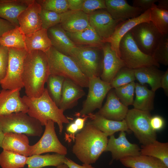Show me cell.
<instances>
[{"label": "cell", "mask_w": 168, "mask_h": 168, "mask_svg": "<svg viewBox=\"0 0 168 168\" xmlns=\"http://www.w3.org/2000/svg\"><path fill=\"white\" fill-rule=\"evenodd\" d=\"M50 75L45 53L40 50L28 52L24 60L22 74L26 96L34 97L41 96Z\"/></svg>", "instance_id": "1"}, {"label": "cell", "mask_w": 168, "mask_h": 168, "mask_svg": "<svg viewBox=\"0 0 168 168\" xmlns=\"http://www.w3.org/2000/svg\"><path fill=\"white\" fill-rule=\"evenodd\" d=\"M108 141L104 133L87 122L76 135L72 152L83 163L91 165L105 152Z\"/></svg>", "instance_id": "2"}, {"label": "cell", "mask_w": 168, "mask_h": 168, "mask_svg": "<svg viewBox=\"0 0 168 168\" xmlns=\"http://www.w3.org/2000/svg\"><path fill=\"white\" fill-rule=\"evenodd\" d=\"M22 99L28 107L27 114L38 120L42 126H45L48 121L52 120L57 124L59 133L61 134L63 124L69 123L68 119L64 114V111L57 105L51 98L46 88L38 97L24 96Z\"/></svg>", "instance_id": "3"}, {"label": "cell", "mask_w": 168, "mask_h": 168, "mask_svg": "<svg viewBox=\"0 0 168 168\" xmlns=\"http://www.w3.org/2000/svg\"><path fill=\"white\" fill-rule=\"evenodd\" d=\"M45 53L50 75L62 76L82 87H88L89 78L82 72L71 57L59 52L52 46Z\"/></svg>", "instance_id": "4"}, {"label": "cell", "mask_w": 168, "mask_h": 168, "mask_svg": "<svg viewBox=\"0 0 168 168\" xmlns=\"http://www.w3.org/2000/svg\"><path fill=\"white\" fill-rule=\"evenodd\" d=\"M0 127L4 133H23L28 136L40 137L43 131L38 120L21 112L0 116Z\"/></svg>", "instance_id": "5"}, {"label": "cell", "mask_w": 168, "mask_h": 168, "mask_svg": "<svg viewBox=\"0 0 168 168\" xmlns=\"http://www.w3.org/2000/svg\"><path fill=\"white\" fill-rule=\"evenodd\" d=\"M69 56L88 78L100 76L103 58L102 48L77 46L72 50Z\"/></svg>", "instance_id": "6"}, {"label": "cell", "mask_w": 168, "mask_h": 168, "mask_svg": "<svg viewBox=\"0 0 168 168\" xmlns=\"http://www.w3.org/2000/svg\"><path fill=\"white\" fill-rule=\"evenodd\" d=\"M119 51L120 58L129 68L135 69L152 66L160 67V64L152 56L146 54L140 50L129 31L120 40Z\"/></svg>", "instance_id": "7"}, {"label": "cell", "mask_w": 168, "mask_h": 168, "mask_svg": "<svg viewBox=\"0 0 168 168\" xmlns=\"http://www.w3.org/2000/svg\"><path fill=\"white\" fill-rule=\"evenodd\" d=\"M150 112L134 108L128 110L125 120L128 129L132 131L142 145L156 140V132L151 128Z\"/></svg>", "instance_id": "8"}, {"label": "cell", "mask_w": 168, "mask_h": 168, "mask_svg": "<svg viewBox=\"0 0 168 168\" xmlns=\"http://www.w3.org/2000/svg\"><path fill=\"white\" fill-rule=\"evenodd\" d=\"M8 49L6 73L0 85L5 90L21 89L24 87L22 81L24 63L28 52L24 49L9 48Z\"/></svg>", "instance_id": "9"}, {"label": "cell", "mask_w": 168, "mask_h": 168, "mask_svg": "<svg viewBox=\"0 0 168 168\" xmlns=\"http://www.w3.org/2000/svg\"><path fill=\"white\" fill-rule=\"evenodd\" d=\"M129 32L140 50L152 56L162 35L151 21L141 23Z\"/></svg>", "instance_id": "10"}, {"label": "cell", "mask_w": 168, "mask_h": 168, "mask_svg": "<svg viewBox=\"0 0 168 168\" xmlns=\"http://www.w3.org/2000/svg\"><path fill=\"white\" fill-rule=\"evenodd\" d=\"M89 90L82 108L77 115L85 116L102 107L106 95L112 89L110 83L102 80L100 77L89 78Z\"/></svg>", "instance_id": "11"}, {"label": "cell", "mask_w": 168, "mask_h": 168, "mask_svg": "<svg viewBox=\"0 0 168 168\" xmlns=\"http://www.w3.org/2000/svg\"><path fill=\"white\" fill-rule=\"evenodd\" d=\"M54 123L52 120L48 121L40 140L30 146L29 156L49 152L64 155L67 154V148L61 143L56 135Z\"/></svg>", "instance_id": "12"}, {"label": "cell", "mask_w": 168, "mask_h": 168, "mask_svg": "<svg viewBox=\"0 0 168 168\" xmlns=\"http://www.w3.org/2000/svg\"><path fill=\"white\" fill-rule=\"evenodd\" d=\"M88 15L90 26L104 43L113 34L117 26L124 21L114 19L106 9L98 10Z\"/></svg>", "instance_id": "13"}, {"label": "cell", "mask_w": 168, "mask_h": 168, "mask_svg": "<svg viewBox=\"0 0 168 168\" xmlns=\"http://www.w3.org/2000/svg\"><path fill=\"white\" fill-rule=\"evenodd\" d=\"M105 152H110L112 159L119 160L124 158L139 155L140 148L136 144L130 142L124 131H121L117 138L114 135L110 136Z\"/></svg>", "instance_id": "14"}, {"label": "cell", "mask_w": 168, "mask_h": 168, "mask_svg": "<svg viewBox=\"0 0 168 168\" xmlns=\"http://www.w3.org/2000/svg\"><path fill=\"white\" fill-rule=\"evenodd\" d=\"M102 49L103 58L100 79L110 83L119 71L125 65L115 51L112 49L109 43H105Z\"/></svg>", "instance_id": "15"}, {"label": "cell", "mask_w": 168, "mask_h": 168, "mask_svg": "<svg viewBox=\"0 0 168 168\" xmlns=\"http://www.w3.org/2000/svg\"><path fill=\"white\" fill-rule=\"evenodd\" d=\"M42 10L36 0H33L18 16L19 27L25 35L33 33L42 28L40 16Z\"/></svg>", "instance_id": "16"}, {"label": "cell", "mask_w": 168, "mask_h": 168, "mask_svg": "<svg viewBox=\"0 0 168 168\" xmlns=\"http://www.w3.org/2000/svg\"><path fill=\"white\" fill-rule=\"evenodd\" d=\"M150 9L137 17L122 21L117 26L111 36L106 40L104 43H109L112 49L120 58L119 45L122 38L137 25L143 22L150 21Z\"/></svg>", "instance_id": "17"}, {"label": "cell", "mask_w": 168, "mask_h": 168, "mask_svg": "<svg viewBox=\"0 0 168 168\" xmlns=\"http://www.w3.org/2000/svg\"><path fill=\"white\" fill-rule=\"evenodd\" d=\"M21 89L1 90L0 116L20 112L27 113L28 107L20 96Z\"/></svg>", "instance_id": "18"}, {"label": "cell", "mask_w": 168, "mask_h": 168, "mask_svg": "<svg viewBox=\"0 0 168 168\" xmlns=\"http://www.w3.org/2000/svg\"><path fill=\"white\" fill-rule=\"evenodd\" d=\"M128 110L120 101L113 89L108 93L105 104L96 114L108 119L120 121L125 119Z\"/></svg>", "instance_id": "19"}, {"label": "cell", "mask_w": 168, "mask_h": 168, "mask_svg": "<svg viewBox=\"0 0 168 168\" xmlns=\"http://www.w3.org/2000/svg\"><path fill=\"white\" fill-rule=\"evenodd\" d=\"M106 10L115 19L124 20L139 16L141 9L129 5L125 0H105Z\"/></svg>", "instance_id": "20"}, {"label": "cell", "mask_w": 168, "mask_h": 168, "mask_svg": "<svg viewBox=\"0 0 168 168\" xmlns=\"http://www.w3.org/2000/svg\"><path fill=\"white\" fill-rule=\"evenodd\" d=\"M61 15L60 24L66 32H77L90 26L89 15L82 10H68Z\"/></svg>", "instance_id": "21"}, {"label": "cell", "mask_w": 168, "mask_h": 168, "mask_svg": "<svg viewBox=\"0 0 168 168\" xmlns=\"http://www.w3.org/2000/svg\"><path fill=\"white\" fill-rule=\"evenodd\" d=\"M85 94L81 87L71 80L65 78L58 107L64 112L71 109L76 105L78 100Z\"/></svg>", "instance_id": "22"}, {"label": "cell", "mask_w": 168, "mask_h": 168, "mask_svg": "<svg viewBox=\"0 0 168 168\" xmlns=\"http://www.w3.org/2000/svg\"><path fill=\"white\" fill-rule=\"evenodd\" d=\"M33 0H0V17L19 26L18 17Z\"/></svg>", "instance_id": "23"}, {"label": "cell", "mask_w": 168, "mask_h": 168, "mask_svg": "<svg viewBox=\"0 0 168 168\" xmlns=\"http://www.w3.org/2000/svg\"><path fill=\"white\" fill-rule=\"evenodd\" d=\"M30 145L27 135L12 132L4 133L2 148L26 157L30 156Z\"/></svg>", "instance_id": "24"}, {"label": "cell", "mask_w": 168, "mask_h": 168, "mask_svg": "<svg viewBox=\"0 0 168 168\" xmlns=\"http://www.w3.org/2000/svg\"><path fill=\"white\" fill-rule=\"evenodd\" d=\"M87 116L90 119L88 122L107 137L113 135L116 132L130 131L125 119L120 121L110 120L96 113H92L88 114Z\"/></svg>", "instance_id": "25"}, {"label": "cell", "mask_w": 168, "mask_h": 168, "mask_svg": "<svg viewBox=\"0 0 168 168\" xmlns=\"http://www.w3.org/2000/svg\"><path fill=\"white\" fill-rule=\"evenodd\" d=\"M47 33L52 46L65 55L69 56L72 50L77 46L60 24L48 29Z\"/></svg>", "instance_id": "26"}, {"label": "cell", "mask_w": 168, "mask_h": 168, "mask_svg": "<svg viewBox=\"0 0 168 168\" xmlns=\"http://www.w3.org/2000/svg\"><path fill=\"white\" fill-rule=\"evenodd\" d=\"M157 68L152 66L134 69L136 79L141 84H149L151 90L154 92L161 88V79L164 72Z\"/></svg>", "instance_id": "27"}, {"label": "cell", "mask_w": 168, "mask_h": 168, "mask_svg": "<svg viewBox=\"0 0 168 168\" xmlns=\"http://www.w3.org/2000/svg\"><path fill=\"white\" fill-rule=\"evenodd\" d=\"M68 36L76 45L102 48L104 43L95 30L90 26L79 31L66 32Z\"/></svg>", "instance_id": "28"}, {"label": "cell", "mask_w": 168, "mask_h": 168, "mask_svg": "<svg viewBox=\"0 0 168 168\" xmlns=\"http://www.w3.org/2000/svg\"><path fill=\"white\" fill-rule=\"evenodd\" d=\"M135 98L133 104L134 109L150 112L154 108L155 92L144 84L135 83Z\"/></svg>", "instance_id": "29"}, {"label": "cell", "mask_w": 168, "mask_h": 168, "mask_svg": "<svg viewBox=\"0 0 168 168\" xmlns=\"http://www.w3.org/2000/svg\"><path fill=\"white\" fill-rule=\"evenodd\" d=\"M25 36V43L27 52L40 50L45 53L52 46L47 30L42 28L33 33Z\"/></svg>", "instance_id": "30"}, {"label": "cell", "mask_w": 168, "mask_h": 168, "mask_svg": "<svg viewBox=\"0 0 168 168\" xmlns=\"http://www.w3.org/2000/svg\"><path fill=\"white\" fill-rule=\"evenodd\" d=\"M119 161L124 166L130 168H168L160 160L141 154L124 158Z\"/></svg>", "instance_id": "31"}, {"label": "cell", "mask_w": 168, "mask_h": 168, "mask_svg": "<svg viewBox=\"0 0 168 168\" xmlns=\"http://www.w3.org/2000/svg\"><path fill=\"white\" fill-rule=\"evenodd\" d=\"M66 158L65 155L58 153L33 155L28 157L27 168H43L47 166L57 167L64 164Z\"/></svg>", "instance_id": "32"}, {"label": "cell", "mask_w": 168, "mask_h": 168, "mask_svg": "<svg viewBox=\"0 0 168 168\" xmlns=\"http://www.w3.org/2000/svg\"><path fill=\"white\" fill-rule=\"evenodd\" d=\"M141 155L151 156L161 161L168 167V143L161 142L156 140L140 148Z\"/></svg>", "instance_id": "33"}, {"label": "cell", "mask_w": 168, "mask_h": 168, "mask_svg": "<svg viewBox=\"0 0 168 168\" xmlns=\"http://www.w3.org/2000/svg\"><path fill=\"white\" fill-rule=\"evenodd\" d=\"M26 36L19 26L4 33L0 37V44L7 48L26 49Z\"/></svg>", "instance_id": "34"}, {"label": "cell", "mask_w": 168, "mask_h": 168, "mask_svg": "<svg viewBox=\"0 0 168 168\" xmlns=\"http://www.w3.org/2000/svg\"><path fill=\"white\" fill-rule=\"evenodd\" d=\"M150 10V21L161 34H168V10L158 8L155 3Z\"/></svg>", "instance_id": "35"}, {"label": "cell", "mask_w": 168, "mask_h": 168, "mask_svg": "<svg viewBox=\"0 0 168 168\" xmlns=\"http://www.w3.org/2000/svg\"><path fill=\"white\" fill-rule=\"evenodd\" d=\"M28 157L5 150L0 153L2 168H23L26 164Z\"/></svg>", "instance_id": "36"}, {"label": "cell", "mask_w": 168, "mask_h": 168, "mask_svg": "<svg viewBox=\"0 0 168 168\" xmlns=\"http://www.w3.org/2000/svg\"><path fill=\"white\" fill-rule=\"evenodd\" d=\"M65 78L62 76L50 75L46 82L48 93L58 107L61 97L63 84Z\"/></svg>", "instance_id": "37"}, {"label": "cell", "mask_w": 168, "mask_h": 168, "mask_svg": "<svg viewBox=\"0 0 168 168\" xmlns=\"http://www.w3.org/2000/svg\"><path fill=\"white\" fill-rule=\"evenodd\" d=\"M135 80L134 70L125 66L119 71L110 84L112 88L114 89L134 82Z\"/></svg>", "instance_id": "38"}, {"label": "cell", "mask_w": 168, "mask_h": 168, "mask_svg": "<svg viewBox=\"0 0 168 168\" xmlns=\"http://www.w3.org/2000/svg\"><path fill=\"white\" fill-rule=\"evenodd\" d=\"M135 86V83L134 82L114 89L115 93L120 101L127 107L133 105Z\"/></svg>", "instance_id": "39"}, {"label": "cell", "mask_w": 168, "mask_h": 168, "mask_svg": "<svg viewBox=\"0 0 168 168\" xmlns=\"http://www.w3.org/2000/svg\"><path fill=\"white\" fill-rule=\"evenodd\" d=\"M152 56L159 64L168 65V34L162 35Z\"/></svg>", "instance_id": "40"}, {"label": "cell", "mask_w": 168, "mask_h": 168, "mask_svg": "<svg viewBox=\"0 0 168 168\" xmlns=\"http://www.w3.org/2000/svg\"><path fill=\"white\" fill-rule=\"evenodd\" d=\"M42 9L50 11L59 14L64 13L68 10L67 0H37Z\"/></svg>", "instance_id": "41"}, {"label": "cell", "mask_w": 168, "mask_h": 168, "mask_svg": "<svg viewBox=\"0 0 168 168\" xmlns=\"http://www.w3.org/2000/svg\"><path fill=\"white\" fill-rule=\"evenodd\" d=\"M40 16L43 29L48 30L60 22L61 14L53 11L42 10Z\"/></svg>", "instance_id": "42"}, {"label": "cell", "mask_w": 168, "mask_h": 168, "mask_svg": "<svg viewBox=\"0 0 168 168\" xmlns=\"http://www.w3.org/2000/svg\"><path fill=\"white\" fill-rule=\"evenodd\" d=\"M101 9H106L105 0H84L81 10L89 15Z\"/></svg>", "instance_id": "43"}, {"label": "cell", "mask_w": 168, "mask_h": 168, "mask_svg": "<svg viewBox=\"0 0 168 168\" xmlns=\"http://www.w3.org/2000/svg\"><path fill=\"white\" fill-rule=\"evenodd\" d=\"M8 58V48L0 44V85L6 74Z\"/></svg>", "instance_id": "44"}, {"label": "cell", "mask_w": 168, "mask_h": 168, "mask_svg": "<svg viewBox=\"0 0 168 168\" xmlns=\"http://www.w3.org/2000/svg\"><path fill=\"white\" fill-rule=\"evenodd\" d=\"M157 2V0H133V6L140 8L143 13L150 9L152 5Z\"/></svg>", "instance_id": "45"}, {"label": "cell", "mask_w": 168, "mask_h": 168, "mask_svg": "<svg viewBox=\"0 0 168 168\" xmlns=\"http://www.w3.org/2000/svg\"><path fill=\"white\" fill-rule=\"evenodd\" d=\"M150 123L151 128L155 132L162 129L165 125L164 119L161 116L158 115L152 116Z\"/></svg>", "instance_id": "46"}, {"label": "cell", "mask_w": 168, "mask_h": 168, "mask_svg": "<svg viewBox=\"0 0 168 168\" xmlns=\"http://www.w3.org/2000/svg\"><path fill=\"white\" fill-rule=\"evenodd\" d=\"M16 27L10 22L0 17V37L4 33Z\"/></svg>", "instance_id": "47"}, {"label": "cell", "mask_w": 168, "mask_h": 168, "mask_svg": "<svg viewBox=\"0 0 168 168\" xmlns=\"http://www.w3.org/2000/svg\"><path fill=\"white\" fill-rule=\"evenodd\" d=\"M67 1L69 10H81L84 0H67Z\"/></svg>", "instance_id": "48"}, {"label": "cell", "mask_w": 168, "mask_h": 168, "mask_svg": "<svg viewBox=\"0 0 168 168\" xmlns=\"http://www.w3.org/2000/svg\"><path fill=\"white\" fill-rule=\"evenodd\" d=\"M64 164L68 166V168H95L91 164L83 163L82 165H80L67 157L64 162Z\"/></svg>", "instance_id": "49"}, {"label": "cell", "mask_w": 168, "mask_h": 168, "mask_svg": "<svg viewBox=\"0 0 168 168\" xmlns=\"http://www.w3.org/2000/svg\"><path fill=\"white\" fill-rule=\"evenodd\" d=\"M161 88H162L166 96L168 94V69L163 73L161 81Z\"/></svg>", "instance_id": "50"}, {"label": "cell", "mask_w": 168, "mask_h": 168, "mask_svg": "<svg viewBox=\"0 0 168 168\" xmlns=\"http://www.w3.org/2000/svg\"><path fill=\"white\" fill-rule=\"evenodd\" d=\"M88 118L87 115L82 118H78L76 119L74 122V123L77 125L78 131H81L84 127L85 121Z\"/></svg>", "instance_id": "51"}, {"label": "cell", "mask_w": 168, "mask_h": 168, "mask_svg": "<svg viewBox=\"0 0 168 168\" xmlns=\"http://www.w3.org/2000/svg\"><path fill=\"white\" fill-rule=\"evenodd\" d=\"M67 131L72 134L76 133L78 130L77 125L74 123L69 124L67 127Z\"/></svg>", "instance_id": "52"}, {"label": "cell", "mask_w": 168, "mask_h": 168, "mask_svg": "<svg viewBox=\"0 0 168 168\" xmlns=\"http://www.w3.org/2000/svg\"><path fill=\"white\" fill-rule=\"evenodd\" d=\"M157 7L159 8L168 10V0H157Z\"/></svg>", "instance_id": "53"}, {"label": "cell", "mask_w": 168, "mask_h": 168, "mask_svg": "<svg viewBox=\"0 0 168 168\" xmlns=\"http://www.w3.org/2000/svg\"><path fill=\"white\" fill-rule=\"evenodd\" d=\"M4 133L0 127V147H2V141L4 138Z\"/></svg>", "instance_id": "54"}, {"label": "cell", "mask_w": 168, "mask_h": 168, "mask_svg": "<svg viewBox=\"0 0 168 168\" xmlns=\"http://www.w3.org/2000/svg\"><path fill=\"white\" fill-rule=\"evenodd\" d=\"M56 168H68V166L65 164H63L62 165L58 166Z\"/></svg>", "instance_id": "55"}, {"label": "cell", "mask_w": 168, "mask_h": 168, "mask_svg": "<svg viewBox=\"0 0 168 168\" xmlns=\"http://www.w3.org/2000/svg\"><path fill=\"white\" fill-rule=\"evenodd\" d=\"M0 91H1V90H0Z\"/></svg>", "instance_id": "56"}]
</instances>
